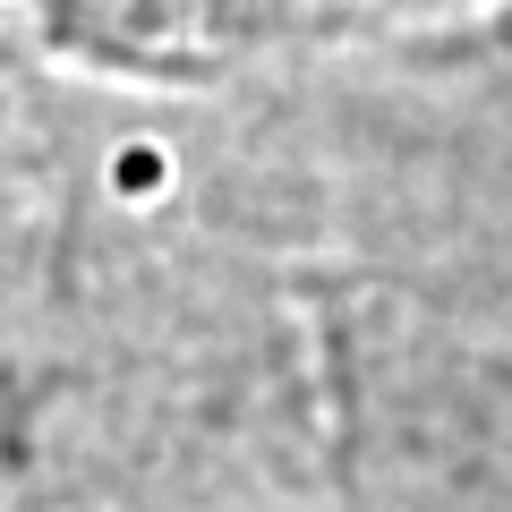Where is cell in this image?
<instances>
[{
  "instance_id": "obj_1",
  "label": "cell",
  "mask_w": 512,
  "mask_h": 512,
  "mask_svg": "<svg viewBox=\"0 0 512 512\" xmlns=\"http://www.w3.org/2000/svg\"><path fill=\"white\" fill-rule=\"evenodd\" d=\"M154 180H163V154H154V146H128L120 154V188H154Z\"/></svg>"
}]
</instances>
